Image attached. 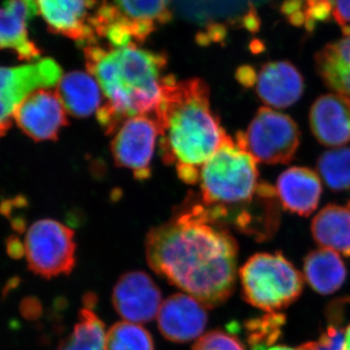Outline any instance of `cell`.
Instances as JSON below:
<instances>
[{
    "mask_svg": "<svg viewBox=\"0 0 350 350\" xmlns=\"http://www.w3.org/2000/svg\"><path fill=\"white\" fill-rule=\"evenodd\" d=\"M149 266L206 308L230 298L237 280L238 243L200 202L185 204L147 234Z\"/></svg>",
    "mask_w": 350,
    "mask_h": 350,
    "instance_id": "obj_1",
    "label": "cell"
},
{
    "mask_svg": "<svg viewBox=\"0 0 350 350\" xmlns=\"http://www.w3.org/2000/svg\"><path fill=\"white\" fill-rule=\"evenodd\" d=\"M152 115L163 162L174 167L182 181L198 183L204 163L229 137L211 107L206 83L200 78L178 81L165 76L160 103Z\"/></svg>",
    "mask_w": 350,
    "mask_h": 350,
    "instance_id": "obj_2",
    "label": "cell"
},
{
    "mask_svg": "<svg viewBox=\"0 0 350 350\" xmlns=\"http://www.w3.org/2000/svg\"><path fill=\"white\" fill-rule=\"evenodd\" d=\"M88 72L103 91V105L96 112L98 123L113 135L125 120L152 115L161 100L167 59L163 53L131 43L121 47L84 48Z\"/></svg>",
    "mask_w": 350,
    "mask_h": 350,
    "instance_id": "obj_3",
    "label": "cell"
},
{
    "mask_svg": "<svg viewBox=\"0 0 350 350\" xmlns=\"http://www.w3.org/2000/svg\"><path fill=\"white\" fill-rule=\"evenodd\" d=\"M202 202L214 220L232 223L254 202L259 189L257 162L228 137L200 170Z\"/></svg>",
    "mask_w": 350,
    "mask_h": 350,
    "instance_id": "obj_4",
    "label": "cell"
},
{
    "mask_svg": "<svg viewBox=\"0 0 350 350\" xmlns=\"http://www.w3.org/2000/svg\"><path fill=\"white\" fill-rule=\"evenodd\" d=\"M244 300L251 306L275 312L300 297L304 278L282 253H258L239 271Z\"/></svg>",
    "mask_w": 350,
    "mask_h": 350,
    "instance_id": "obj_5",
    "label": "cell"
},
{
    "mask_svg": "<svg viewBox=\"0 0 350 350\" xmlns=\"http://www.w3.org/2000/svg\"><path fill=\"white\" fill-rule=\"evenodd\" d=\"M172 17V0H103L96 15V34L113 47L139 45Z\"/></svg>",
    "mask_w": 350,
    "mask_h": 350,
    "instance_id": "obj_6",
    "label": "cell"
},
{
    "mask_svg": "<svg viewBox=\"0 0 350 350\" xmlns=\"http://www.w3.org/2000/svg\"><path fill=\"white\" fill-rule=\"evenodd\" d=\"M300 130L291 117L269 107H261L236 142L257 163H288L300 145Z\"/></svg>",
    "mask_w": 350,
    "mask_h": 350,
    "instance_id": "obj_7",
    "label": "cell"
},
{
    "mask_svg": "<svg viewBox=\"0 0 350 350\" xmlns=\"http://www.w3.org/2000/svg\"><path fill=\"white\" fill-rule=\"evenodd\" d=\"M29 268L45 278L69 275L76 264L75 232L52 219L36 221L24 241Z\"/></svg>",
    "mask_w": 350,
    "mask_h": 350,
    "instance_id": "obj_8",
    "label": "cell"
},
{
    "mask_svg": "<svg viewBox=\"0 0 350 350\" xmlns=\"http://www.w3.org/2000/svg\"><path fill=\"white\" fill-rule=\"evenodd\" d=\"M62 77L61 66L50 57L14 68L0 66V126L10 128L23 100L38 90L57 87Z\"/></svg>",
    "mask_w": 350,
    "mask_h": 350,
    "instance_id": "obj_9",
    "label": "cell"
},
{
    "mask_svg": "<svg viewBox=\"0 0 350 350\" xmlns=\"http://www.w3.org/2000/svg\"><path fill=\"white\" fill-rule=\"evenodd\" d=\"M159 129L153 115L125 120L113 133L111 153L120 167L131 170L138 180L151 176V163Z\"/></svg>",
    "mask_w": 350,
    "mask_h": 350,
    "instance_id": "obj_10",
    "label": "cell"
},
{
    "mask_svg": "<svg viewBox=\"0 0 350 350\" xmlns=\"http://www.w3.org/2000/svg\"><path fill=\"white\" fill-rule=\"evenodd\" d=\"M236 76L243 86L255 88L258 98L265 105L278 109L295 105L305 89L303 75L290 62H269L258 70L243 66Z\"/></svg>",
    "mask_w": 350,
    "mask_h": 350,
    "instance_id": "obj_11",
    "label": "cell"
},
{
    "mask_svg": "<svg viewBox=\"0 0 350 350\" xmlns=\"http://www.w3.org/2000/svg\"><path fill=\"white\" fill-rule=\"evenodd\" d=\"M36 3L51 31L72 39L84 48L98 43V0H36Z\"/></svg>",
    "mask_w": 350,
    "mask_h": 350,
    "instance_id": "obj_12",
    "label": "cell"
},
{
    "mask_svg": "<svg viewBox=\"0 0 350 350\" xmlns=\"http://www.w3.org/2000/svg\"><path fill=\"white\" fill-rule=\"evenodd\" d=\"M68 111L57 91L41 89L29 94L13 114L18 126L36 142L57 139L68 126Z\"/></svg>",
    "mask_w": 350,
    "mask_h": 350,
    "instance_id": "obj_13",
    "label": "cell"
},
{
    "mask_svg": "<svg viewBox=\"0 0 350 350\" xmlns=\"http://www.w3.org/2000/svg\"><path fill=\"white\" fill-rule=\"evenodd\" d=\"M160 289L144 271H130L121 276L113 289L112 301L120 317L131 323H147L160 310Z\"/></svg>",
    "mask_w": 350,
    "mask_h": 350,
    "instance_id": "obj_14",
    "label": "cell"
},
{
    "mask_svg": "<svg viewBox=\"0 0 350 350\" xmlns=\"http://www.w3.org/2000/svg\"><path fill=\"white\" fill-rule=\"evenodd\" d=\"M158 326L165 338L174 342H188L199 338L206 328V308L188 294H174L161 306Z\"/></svg>",
    "mask_w": 350,
    "mask_h": 350,
    "instance_id": "obj_15",
    "label": "cell"
},
{
    "mask_svg": "<svg viewBox=\"0 0 350 350\" xmlns=\"http://www.w3.org/2000/svg\"><path fill=\"white\" fill-rule=\"evenodd\" d=\"M38 14L36 0H5L0 7V49L13 51L23 61L40 59V50L27 31L29 23Z\"/></svg>",
    "mask_w": 350,
    "mask_h": 350,
    "instance_id": "obj_16",
    "label": "cell"
},
{
    "mask_svg": "<svg viewBox=\"0 0 350 350\" xmlns=\"http://www.w3.org/2000/svg\"><path fill=\"white\" fill-rule=\"evenodd\" d=\"M310 129L324 146H342L350 142V98L334 93L323 94L310 111Z\"/></svg>",
    "mask_w": 350,
    "mask_h": 350,
    "instance_id": "obj_17",
    "label": "cell"
},
{
    "mask_svg": "<svg viewBox=\"0 0 350 350\" xmlns=\"http://www.w3.org/2000/svg\"><path fill=\"white\" fill-rule=\"evenodd\" d=\"M275 190L283 208L299 216L313 213L322 195L319 175L304 167H292L283 172L276 182Z\"/></svg>",
    "mask_w": 350,
    "mask_h": 350,
    "instance_id": "obj_18",
    "label": "cell"
},
{
    "mask_svg": "<svg viewBox=\"0 0 350 350\" xmlns=\"http://www.w3.org/2000/svg\"><path fill=\"white\" fill-rule=\"evenodd\" d=\"M56 91L66 111L76 118L91 116L103 105L100 85L89 72H68L59 80Z\"/></svg>",
    "mask_w": 350,
    "mask_h": 350,
    "instance_id": "obj_19",
    "label": "cell"
},
{
    "mask_svg": "<svg viewBox=\"0 0 350 350\" xmlns=\"http://www.w3.org/2000/svg\"><path fill=\"white\" fill-rule=\"evenodd\" d=\"M312 238L322 248L350 257V207L328 204L313 218Z\"/></svg>",
    "mask_w": 350,
    "mask_h": 350,
    "instance_id": "obj_20",
    "label": "cell"
},
{
    "mask_svg": "<svg viewBox=\"0 0 350 350\" xmlns=\"http://www.w3.org/2000/svg\"><path fill=\"white\" fill-rule=\"evenodd\" d=\"M304 276L317 293L333 294L344 284L347 269L340 254L321 248L306 255L304 261Z\"/></svg>",
    "mask_w": 350,
    "mask_h": 350,
    "instance_id": "obj_21",
    "label": "cell"
},
{
    "mask_svg": "<svg viewBox=\"0 0 350 350\" xmlns=\"http://www.w3.org/2000/svg\"><path fill=\"white\" fill-rule=\"evenodd\" d=\"M314 59L317 72L326 86L350 98V34L327 44Z\"/></svg>",
    "mask_w": 350,
    "mask_h": 350,
    "instance_id": "obj_22",
    "label": "cell"
},
{
    "mask_svg": "<svg viewBox=\"0 0 350 350\" xmlns=\"http://www.w3.org/2000/svg\"><path fill=\"white\" fill-rule=\"evenodd\" d=\"M87 297L84 308L79 312L78 323L72 333L64 338L57 350H105V330L103 321L93 312Z\"/></svg>",
    "mask_w": 350,
    "mask_h": 350,
    "instance_id": "obj_23",
    "label": "cell"
},
{
    "mask_svg": "<svg viewBox=\"0 0 350 350\" xmlns=\"http://www.w3.org/2000/svg\"><path fill=\"white\" fill-rule=\"evenodd\" d=\"M320 176L331 190L350 189V147H340L324 152L317 161Z\"/></svg>",
    "mask_w": 350,
    "mask_h": 350,
    "instance_id": "obj_24",
    "label": "cell"
},
{
    "mask_svg": "<svg viewBox=\"0 0 350 350\" xmlns=\"http://www.w3.org/2000/svg\"><path fill=\"white\" fill-rule=\"evenodd\" d=\"M105 350H154L153 340L138 324L118 322L105 334Z\"/></svg>",
    "mask_w": 350,
    "mask_h": 350,
    "instance_id": "obj_25",
    "label": "cell"
},
{
    "mask_svg": "<svg viewBox=\"0 0 350 350\" xmlns=\"http://www.w3.org/2000/svg\"><path fill=\"white\" fill-rule=\"evenodd\" d=\"M282 321L280 314H273L251 322L248 326L251 345L259 349L269 344L268 342H273L280 336V327Z\"/></svg>",
    "mask_w": 350,
    "mask_h": 350,
    "instance_id": "obj_26",
    "label": "cell"
},
{
    "mask_svg": "<svg viewBox=\"0 0 350 350\" xmlns=\"http://www.w3.org/2000/svg\"><path fill=\"white\" fill-rule=\"evenodd\" d=\"M193 350H245L239 338L224 331L214 330L199 338Z\"/></svg>",
    "mask_w": 350,
    "mask_h": 350,
    "instance_id": "obj_27",
    "label": "cell"
},
{
    "mask_svg": "<svg viewBox=\"0 0 350 350\" xmlns=\"http://www.w3.org/2000/svg\"><path fill=\"white\" fill-rule=\"evenodd\" d=\"M301 350H345V333L337 324L327 327L317 342L300 347Z\"/></svg>",
    "mask_w": 350,
    "mask_h": 350,
    "instance_id": "obj_28",
    "label": "cell"
},
{
    "mask_svg": "<svg viewBox=\"0 0 350 350\" xmlns=\"http://www.w3.org/2000/svg\"><path fill=\"white\" fill-rule=\"evenodd\" d=\"M333 16L345 36L350 34V0H332Z\"/></svg>",
    "mask_w": 350,
    "mask_h": 350,
    "instance_id": "obj_29",
    "label": "cell"
},
{
    "mask_svg": "<svg viewBox=\"0 0 350 350\" xmlns=\"http://www.w3.org/2000/svg\"><path fill=\"white\" fill-rule=\"evenodd\" d=\"M8 253L14 258L22 257L25 254L24 243H21L17 238L10 239L8 243Z\"/></svg>",
    "mask_w": 350,
    "mask_h": 350,
    "instance_id": "obj_30",
    "label": "cell"
},
{
    "mask_svg": "<svg viewBox=\"0 0 350 350\" xmlns=\"http://www.w3.org/2000/svg\"><path fill=\"white\" fill-rule=\"evenodd\" d=\"M345 350H350V324L345 332Z\"/></svg>",
    "mask_w": 350,
    "mask_h": 350,
    "instance_id": "obj_31",
    "label": "cell"
},
{
    "mask_svg": "<svg viewBox=\"0 0 350 350\" xmlns=\"http://www.w3.org/2000/svg\"><path fill=\"white\" fill-rule=\"evenodd\" d=\"M267 350H301L300 347L299 349H293V347H285V345H276V347H271V349Z\"/></svg>",
    "mask_w": 350,
    "mask_h": 350,
    "instance_id": "obj_32",
    "label": "cell"
},
{
    "mask_svg": "<svg viewBox=\"0 0 350 350\" xmlns=\"http://www.w3.org/2000/svg\"><path fill=\"white\" fill-rule=\"evenodd\" d=\"M7 130H8V129L5 128V126H0V137L6 133Z\"/></svg>",
    "mask_w": 350,
    "mask_h": 350,
    "instance_id": "obj_33",
    "label": "cell"
},
{
    "mask_svg": "<svg viewBox=\"0 0 350 350\" xmlns=\"http://www.w3.org/2000/svg\"><path fill=\"white\" fill-rule=\"evenodd\" d=\"M347 206L350 207V200H349V204H347Z\"/></svg>",
    "mask_w": 350,
    "mask_h": 350,
    "instance_id": "obj_34",
    "label": "cell"
}]
</instances>
